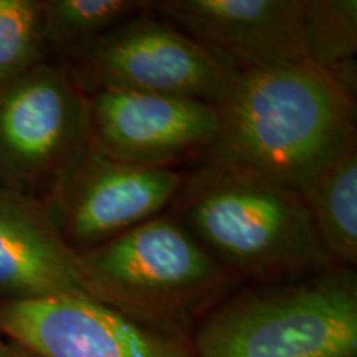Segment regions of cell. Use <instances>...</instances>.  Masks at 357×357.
<instances>
[{
    "instance_id": "obj_1",
    "label": "cell",
    "mask_w": 357,
    "mask_h": 357,
    "mask_svg": "<svg viewBox=\"0 0 357 357\" xmlns=\"http://www.w3.org/2000/svg\"><path fill=\"white\" fill-rule=\"evenodd\" d=\"M356 93L307 61L235 77L211 155L265 174L298 194L357 142Z\"/></svg>"
},
{
    "instance_id": "obj_2",
    "label": "cell",
    "mask_w": 357,
    "mask_h": 357,
    "mask_svg": "<svg viewBox=\"0 0 357 357\" xmlns=\"http://www.w3.org/2000/svg\"><path fill=\"white\" fill-rule=\"evenodd\" d=\"M169 215L235 278L293 280L334 266L296 190L217 155L185 174Z\"/></svg>"
},
{
    "instance_id": "obj_3",
    "label": "cell",
    "mask_w": 357,
    "mask_h": 357,
    "mask_svg": "<svg viewBox=\"0 0 357 357\" xmlns=\"http://www.w3.org/2000/svg\"><path fill=\"white\" fill-rule=\"evenodd\" d=\"M79 261L93 300L172 334L236 280L164 213L79 253Z\"/></svg>"
},
{
    "instance_id": "obj_4",
    "label": "cell",
    "mask_w": 357,
    "mask_h": 357,
    "mask_svg": "<svg viewBox=\"0 0 357 357\" xmlns=\"http://www.w3.org/2000/svg\"><path fill=\"white\" fill-rule=\"evenodd\" d=\"M194 357H357L354 270L329 266L294 283L250 289L208 314Z\"/></svg>"
},
{
    "instance_id": "obj_5",
    "label": "cell",
    "mask_w": 357,
    "mask_h": 357,
    "mask_svg": "<svg viewBox=\"0 0 357 357\" xmlns=\"http://www.w3.org/2000/svg\"><path fill=\"white\" fill-rule=\"evenodd\" d=\"M65 68L84 95L101 89L154 93L220 108L235 73L151 10L136 13L65 55Z\"/></svg>"
},
{
    "instance_id": "obj_6",
    "label": "cell",
    "mask_w": 357,
    "mask_h": 357,
    "mask_svg": "<svg viewBox=\"0 0 357 357\" xmlns=\"http://www.w3.org/2000/svg\"><path fill=\"white\" fill-rule=\"evenodd\" d=\"M88 144L86 95L63 65L43 61L0 86V189L48 197Z\"/></svg>"
},
{
    "instance_id": "obj_7",
    "label": "cell",
    "mask_w": 357,
    "mask_h": 357,
    "mask_svg": "<svg viewBox=\"0 0 357 357\" xmlns=\"http://www.w3.org/2000/svg\"><path fill=\"white\" fill-rule=\"evenodd\" d=\"M184 178L174 167L124 162L88 144L43 202L79 255L162 215Z\"/></svg>"
},
{
    "instance_id": "obj_8",
    "label": "cell",
    "mask_w": 357,
    "mask_h": 357,
    "mask_svg": "<svg viewBox=\"0 0 357 357\" xmlns=\"http://www.w3.org/2000/svg\"><path fill=\"white\" fill-rule=\"evenodd\" d=\"M0 334L35 357H194L178 334L86 296L0 300Z\"/></svg>"
},
{
    "instance_id": "obj_9",
    "label": "cell",
    "mask_w": 357,
    "mask_h": 357,
    "mask_svg": "<svg viewBox=\"0 0 357 357\" xmlns=\"http://www.w3.org/2000/svg\"><path fill=\"white\" fill-rule=\"evenodd\" d=\"M86 100L89 146L124 162L172 167L195 153L207 155L220 134V108L211 102L121 89Z\"/></svg>"
},
{
    "instance_id": "obj_10",
    "label": "cell",
    "mask_w": 357,
    "mask_h": 357,
    "mask_svg": "<svg viewBox=\"0 0 357 357\" xmlns=\"http://www.w3.org/2000/svg\"><path fill=\"white\" fill-rule=\"evenodd\" d=\"M149 8L235 75L306 61L303 0H159Z\"/></svg>"
},
{
    "instance_id": "obj_11",
    "label": "cell",
    "mask_w": 357,
    "mask_h": 357,
    "mask_svg": "<svg viewBox=\"0 0 357 357\" xmlns=\"http://www.w3.org/2000/svg\"><path fill=\"white\" fill-rule=\"evenodd\" d=\"M48 296L91 298L79 255L43 200L0 189V300Z\"/></svg>"
},
{
    "instance_id": "obj_12",
    "label": "cell",
    "mask_w": 357,
    "mask_h": 357,
    "mask_svg": "<svg viewBox=\"0 0 357 357\" xmlns=\"http://www.w3.org/2000/svg\"><path fill=\"white\" fill-rule=\"evenodd\" d=\"M333 265L357 263V142L346 147L300 192Z\"/></svg>"
},
{
    "instance_id": "obj_13",
    "label": "cell",
    "mask_w": 357,
    "mask_h": 357,
    "mask_svg": "<svg viewBox=\"0 0 357 357\" xmlns=\"http://www.w3.org/2000/svg\"><path fill=\"white\" fill-rule=\"evenodd\" d=\"M301 33L307 63L356 93V0H303Z\"/></svg>"
},
{
    "instance_id": "obj_14",
    "label": "cell",
    "mask_w": 357,
    "mask_h": 357,
    "mask_svg": "<svg viewBox=\"0 0 357 357\" xmlns=\"http://www.w3.org/2000/svg\"><path fill=\"white\" fill-rule=\"evenodd\" d=\"M47 47L68 55L113 26L149 8L137 0H40Z\"/></svg>"
},
{
    "instance_id": "obj_15",
    "label": "cell",
    "mask_w": 357,
    "mask_h": 357,
    "mask_svg": "<svg viewBox=\"0 0 357 357\" xmlns=\"http://www.w3.org/2000/svg\"><path fill=\"white\" fill-rule=\"evenodd\" d=\"M40 0H0V86L47 61Z\"/></svg>"
},
{
    "instance_id": "obj_16",
    "label": "cell",
    "mask_w": 357,
    "mask_h": 357,
    "mask_svg": "<svg viewBox=\"0 0 357 357\" xmlns=\"http://www.w3.org/2000/svg\"><path fill=\"white\" fill-rule=\"evenodd\" d=\"M0 357H35L29 351L22 349L20 346L13 344L10 341H6V344L0 347Z\"/></svg>"
},
{
    "instance_id": "obj_17",
    "label": "cell",
    "mask_w": 357,
    "mask_h": 357,
    "mask_svg": "<svg viewBox=\"0 0 357 357\" xmlns=\"http://www.w3.org/2000/svg\"><path fill=\"white\" fill-rule=\"evenodd\" d=\"M6 341H7V339H6V337H3V336H2V334H0V347H2L3 344H6Z\"/></svg>"
}]
</instances>
